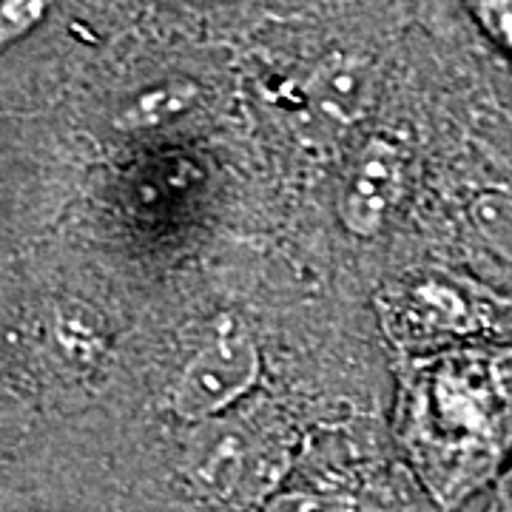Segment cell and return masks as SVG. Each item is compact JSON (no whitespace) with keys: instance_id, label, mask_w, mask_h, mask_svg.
Segmentation results:
<instances>
[{"instance_id":"obj_4","label":"cell","mask_w":512,"mask_h":512,"mask_svg":"<svg viewBox=\"0 0 512 512\" xmlns=\"http://www.w3.org/2000/svg\"><path fill=\"white\" fill-rule=\"evenodd\" d=\"M194 427V436L185 444V473L197 490L214 498L254 495L256 490L268 493V484L276 478L271 467L276 453H271L268 441L254 436L242 421L225 416Z\"/></svg>"},{"instance_id":"obj_1","label":"cell","mask_w":512,"mask_h":512,"mask_svg":"<svg viewBox=\"0 0 512 512\" xmlns=\"http://www.w3.org/2000/svg\"><path fill=\"white\" fill-rule=\"evenodd\" d=\"M396 436L439 512L490 490L512 461V342L404 356Z\"/></svg>"},{"instance_id":"obj_7","label":"cell","mask_w":512,"mask_h":512,"mask_svg":"<svg viewBox=\"0 0 512 512\" xmlns=\"http://www.w3.org/2000/svg\"><path fill=\"white\" fill-rule=\"evenodd\" d=\"M467 222L481 251L512 271V177L481 185L467 202Z\"/></svg>"},{"instance_id":"obj_2","label":"cell","mask_w":512,"mask_h":512,"mask_svg":"<svg viewBox=\"0 0 512 512\" xmlns=\"http://www.w3.org/2000/svg\"><path fill=\"white\" fill-rule=\"evenodd\" d=\"M379 319L404 356L512 342V296L450 268H421L379 293Z\"/></svg>"},{"instance_id":"obj_8","label":"cell","mask_w":512,"mask_h":512,"mask_svg":"<svg viewBox=\"0 0 512 512\" xmlns=\"http://www.w3.org/2000/svg\"><path fill=\"white\" fill-rule=\"evenodd\" d=\"M200 97V83L188 77H171L134 94L126 106L117 111L114 126L120 131H151V128L168 126L194 109Z\"/></svg>"},{"instance_id":"obj_9","label":"cell","mask_w":512,"mask_h":512,"mask_svg":"<svg viewBox=\"0 0 512 512\" xmlns=\"http://www.w3.org/2000/svg\"><path fill=\"white\" fill-rule=\"evenodd\" d=\"M55 348L74 362V365L92 367L109 348V333L103 328L100 313L92 311L83 302H63L52 311L49 319Z\"/></svg>"},{"instance_id":"obj_12","label":"cell","mask_w":512,"mask_h":512,"mask_svg":"<svg viewBox=\"0 0 512 512\" xmlns=\"http://www.w3.org/2000/svg\"><path fill=\"white\" fill-rule=\"evenodd\" d=\"M464 9L484 43L512 63V0H464Z\"/></svg>"},{"instance_id":"obj_13","label":"cell","mask_w":512,"mask_h":512,"mask_svg":"<svg viewBox=\"0 0 512 512\" xmlns=\"http://www.w3.org/2000/svg\"><path fill=\"white\" fill-rule=\"evenodd\" d=\"M26 416V402L12 384H6L0 379V433L9 427H18Z\"/></svg>"},{"instance_id":"obj_6","label":"cell","mask_w":512,"mask_h":512,"mask_svg":"<svg viewBox=\"0 0 512 512\" xmlns=\"http://www.w3.org/2000/svg\"><path fill=\"white\" fill-rule=\"evenodd\" d=\"M308 92L319 114L350 126L367 109V66L350 57L328 60L313 74Z\"/></svg>"},{"instance_id":"obj_3","label":"cell","mask_w":512,"mask_h":512,"mask_svg":"<svg viewBox=\"0 0 512 512\" xmlns=\"http://www.w3.org/2000/svg\"><path fill=\"white\" fill-rule=\"evenodd\" d=\"M262 356L251 330L237 316L225 313L211 339L185 362L171 387V410L185 424H205L228 416L259 382Z\"/></svg>"},{"instance_id":"obj_11","label":"cell","mask_w":512,"mask_h":512,"mask_svg":"<svg viewBox=\"0 0 512 512\" xmlns=\"http://www.w3.org/2000/svg\"><path fill=\"white\" fill-rule=\"evenodd\" d=\"M259 512H373L362 498L339 490L291 487L265 495Z\"/></svg>"},{"instance_id":"obj_5","label":"cell","mask_w":512,"mask_h":512,"mask_svg":"<svg viewBox=\"0 0 512 512\" xmlns=\"http://www.w3.org/2000/svg\"><path fill=\"white\" fill-rule=\"evenodd\" d=\"M407 191V154L399 143L373 137L350 157L336 211L353 237L373 239L396 214Z\"/></svg>"},{"instance_id":"obj_14","label":"cell","mask_w":512,"mask_h":512,"mask_svg":"<svg viewBox=\"0 0 512 512\" xmlns=\"http://www.w3.org/2000/svg\"><path fill=\"white\" fill-rule=\"evenodd\" d=\"M493 512H512V461L510 467L501 473V478L493 484Z\"/></svg>"},{"instance_id":"obj_10","label":"cell","mask_w":512,"mask_h":512,"mask_svg":"<svg viewBox=\"0 0 512 512\" xmlns=\"http://www.w3.org/2000/svg\"><path fill=\"white\" fill-rule=\"evenodd\" d=\"M57 6L60 0H0V57L35 37Z\"/></svg>"}]
</instances>
